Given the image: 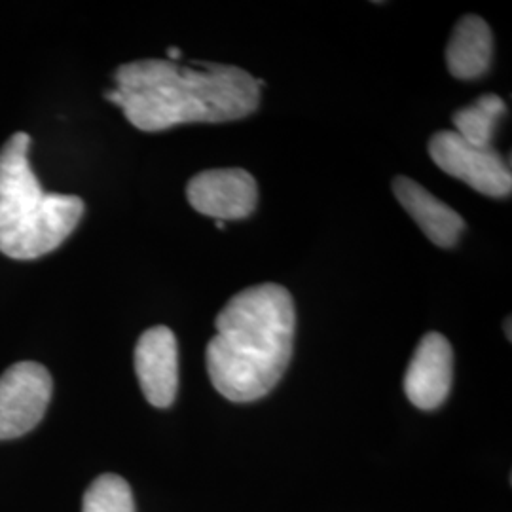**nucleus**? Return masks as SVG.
<instances>
[{"mask_svg":"<svg viewBox=\"0 0 512 512\" xmlns=\"http://www.w3.org/2000/svg\"><path fill=\"white\" fill-rule=\"evenodd\" d=\"M107 101L124 110L141 131L179 124H220L247 118L260 105V80L220 63L179 65L169 59H141L120 65Z\"/></svg>","mask_w":512,"mask_h":512,"instance_id":"nucleus-1","label":"nucleus"},{"mask_svg":"<svg viewBox=\"0 0 512 512\" xmlns=\"http://www.w3.org/2000/svg\"><path fill=\"white\" fill-rule=\"evenodd\" d=\"M205 351L211 384L232 403L266 397L293 357L296 313L291 293L277 283L249 287L230 298Z\"/></svg>","mask_w":512,"mask_h":512,"instance_id":"nucleus-2","label":"nucleus"},{"mask_svg":"<svg viewBox=\"0 0 512 512\" xmlns=\"http://www.w3.org/2000/svg\"><path fill=\"white\" fill-rule=\"evenodd\" d=\"M82 215V198L44 194L25 217L0 230V253L16 260L48 255L73 234Z\"/></svg>","mask_w":512,"mask_h":512,"instance_id":"nucleus-3","label":"nucleus"},{"mask_svg":"<svg viewBox=\"0 0 512 512\" xmlns=\"http://www.w3.org/2000/svg\"><path fill=\"white\" fill-rule=\"evenodd\" d=\"M429 154L444 173L492 198L511 196V165L494 147H475L456 131H439L429 141Z\"/></svg>","mask_w":512,"mask_h":512,"instance_id":"nucleus-4","label":"nucleus"},{"mask_svg":"<svg viewBox=\"0 0 512 512\" xmlns=\"http://www.w3.org/2000/svg\"><path fill=\"white\" fill-rule=\"evenodd\" d=\"M54 382L46 366L21 361L0 376V440L19 439L44 418Z\"/></svg>","mask_w":512,"mask_h":512,"instance_id":"nucleus-5","label":"nucleus"},{"mask_svg":"<svg viewBox=\"0 0 512 512\" xmlns=\"http://www.w3.org/2000/svg\"><path fill=\"white\" fill-rule=\"evenodd\" d=\"M186 198L205 217L247 219L258 205V184L245 169H209L190 179Z\"/></svg>","mask_w":512,"mask_h":512,"instance_id":"nucleus-6","label":"nucleus"},{"mask_svg":"<svg viewBox=\"0 0 512 512\" xmlns=\"http://www.w3.org/2000/svg\"><path fill=\"white\" fill-rule=\"evenodd\" d=\"M135 372L148 403L169 408L179 391V348L167 327L145 330L135 346Z\"/></svg>","mask_w":512,"mask_h":512,"instance_id":"nucleus-7","label":"nucleus"},{"mask_svg":"<svg viewBox=\"0 0 512 512\" xmlns=\"http://www.w3.org/2000/svg\"><path fill=\"white\" fill-rule=\"evenodd\" d=\"M454 380V351L450 342L429 332L421 338L404 376V393L420 410H435L450 395Z\"/></svg>","mask_w":512,"mask_h":512,"instance_id":"nucleus-8","label":"nucleus"},{"mask_svg":"<svg viewBox=\"0 0 512 512\" xmlns=\"http://www.w3.org/2000/svg\"><path fill=\"white\" fill-rule=\"evenodd\" d=\"M29 148L31 137L18 131L0 150V230L25 217L46 194L29 162Z\"/></svg>","mask_w":512,"mask_h":512,"instance_id":"nucleus-9","label":"nucleus"},{"mask_svg":"<svg viewBox=\"0 0 512 512\" xmlns=\"http://www.w3.org/2000/svg\"><path fill=\"white\" fill-rule=\"evenodd\" d=\"M393 194L437 247L448 249L458 243L465 220L450 205L440 202L420 183L403 175L393 181Z\"/></svg>","mask_w":512,"mask_h":512,"instance_id":"nucleus-10","label":"nucleus"},{"mask_svg":"<svg viewBox=\"0 0 512 512\" xmlns=\"http://www.w3.org/2000/svg\"><path fill=\"white\" fill-rule=\"evenodd\" d=\"M494 57V35L478 16L459 19L446 48L448 71L459 80H475L488 73Z\"/></svg>","mask_w":512,"mask_h":512,"instance_id":"nucleus-11","label":"nucleus"},{"mask_svg":"<svg viewBox=\"0 0 512 512\" xmlns=\"http://www.w3.org/2000/svg\"><path fill=\"white\" fill-rule=\"evenodd\" d=\"M505 112V101L495 93H486L473 105L454 114L456 133L475 147H492L497 122Z\"/></svg>","mask_w":512,"mask_h":512,"instance_id":"nucleus-12","label":"nucleus"},{"mask_svg":"<svg viewBox=\"0 0 512 512\" xmlns=\"http://www.w3.org/2000/svg\"><path fill=\"white\" fill-rule=\"evenodd\" d=\"M82 512H135L133 492L118 475L97 476L86 490Z\"/></svg>","mask_w":512,"mask_h":512,"instance_id":"nucleus-13","label":"nucleus"},{"mask_svg":"<svg viewBox=\"0 0 512 512\" xmlns=\"http://www.w3.org/2000/svg\"><path fill=\"white\" fill-rule=\"evenodd\" d=\"M167 55H169V61H175V63H177V61L181 59V50H179V48H169Z\"/></svg>","mask_w":512,"mask_h":512,"instance_id":"nucleus-14","label":"nucleus"},{"mask_svg":"<svg viewBox=\"0 0 512 512\" xmlns=\"http://www.w3.org/2000/svg\"><path fill=\"white\" fill-rule=\"evenodd\" d=\"M507 338L511 340L512 334H511V319H507Z\"/></svg>","mask_w":512,"mask_h":512,"instance_id":"nucleus-15","label":"nucleus"},{"mask_svg":"<svg viewBox=\"0 0 512 512\" xmlns=\"http://www.w3.org/2000/svg\"><path fill=\"white\" fill-rule=\"evenodd\" d=\"M215 226H217L219 230H224V226H226V224H224L222 220H215Z\"/></svg>","mask_w":512,"mask_h":512,"instance_id":"nucleus-16","label":"nucleus"}]
</instances>
